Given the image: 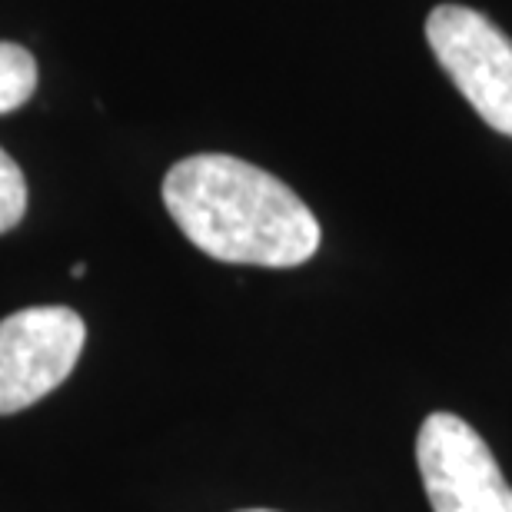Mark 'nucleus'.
I'll use <instances>...</instances> for the list:
<instances>
[{"mask_svg": "<svg viewBox=\"0 0 512 512\" xmlns=\"http://www.w3.org/2000/svg\"><path fill=\"white\" fill-rule=\"evenodd\" d=\"M84 273H87V266H84V263H74V266H70V276H77V280H80Z\"/></svg>", "mask_w": 512, "mask_h": 512, "instance_id": "7", "label": "nucleus"}, {"mask_svg": "<svg viewBox=\"0 0 512 512\" xmlns=\"http://www.w3.org/2000/svg\"><path fill=\"white\" fill-rule=\"evenodd\" d=\"M416 463L433 512H512V486L486 439L456 413L426 416Z\"/></svg>", "mask_w": 512, "mask_h": 512, "instance_id": "3", "label": "nucleus"}, {"mask_svg": "<svg viewBox=\"0 0 512 512\" xmlns=\"http://www.w3.org/2000/svg\"><path fill=\"white\" fill-rule=\"evenodd\" d=\"M37 90V60L20 44L0 40V114L24 107Z\"/></svg>", "mask_w": 512, "mask_h": 512, "instance_id": "5", "label": "nucleus"}, {"mask_svg": "<svg viewBox=\"0 0 512 512\" xmlns=\"http://www.w3.org/2000/svg\"><path fill=\"white\" fill-rule=\"evenodd\" d=\"M163 203L183 237L223 263L286 270L320 250L313 210L273 173L227 153L173 163Z\"/></svg>", "mask_w": 512, "mask_h": 512, "instance_id": "1", "label": "nucleus"}, {"mask_svg": "<svg viewBox=\"0 0 512 512\" xmlns=\"http://www.w3.org/2000/svg\"><path fill=\"white\" fill-rule=\"evenodd\" d=\"M426 40L469 107L512 137V40L463 4H439L426 17Z\"/></svg>", "mask_w": 512, "mask_h": 512, "instance_id": "2", "label": "nucleus"}, {"mask_svg": "<svg viewBox=\"0 0 512 512\" xmlns=\"http://www.w3.org/2000/svg\"><path fill=\"white\" fill-rule=\"evenodd\" d=\"M240 512H273V509H240Z\"/></svg>", "mask_w": 512, "mask_h": 512, "instance_id": "8", "label": "nucleus"}, {"mask_svg": "<svg viewBox=\"0 0 512 512\" xmlns=\"http://www.w3.org/2000/svg\"><path fill=\"white\" fill-rule=\"evenodd\" d=\"M84 320L67 306H30L0 320V416L54 393L80 360Z\"/></svg>", "mask_w": 512, "mask_h": 512, "instance_id": "4", "label": "nucleus"}, {"mask_svg": "<svg viewBox=\"0 0 512 512\" xmlns=\"http://www.w3.org/2000/svg\"><path fill=\"white\" fill-rule=\"evenodd\" d=\"M27 213V180L17 160L0 147V233H10Z\"/></svg>", "mask_w": 512, "mask_h": 512, "instance_id": "6", "label": "nucleus"}]
</instances>
